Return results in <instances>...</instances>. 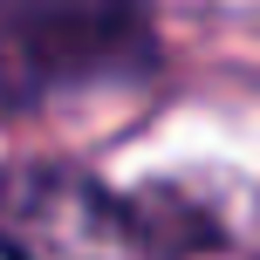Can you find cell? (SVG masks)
Masks as SVG:
<instances>
[{"label": "cell", "instance_id": "cell-1", "mask_svg": "<svg viewBox=\"0 0 260 260\" xmlns=\"http://www.w3.org/2000/svg\"><path fill=\"white\" fill-rule=\"evenodd\" d=\"M157 41L123 7H0V117L151 76Z\"/></svg>", "mask_w": 260, "mask_h": 260}, {"label": "cell", "instance_id": "cell-2", "mask_svg": "<svg viewBox=\"0 0 260 260\" xmlns=\"http://www.w3.org/2000/svg\"><path fill=\"white\" fill-rule=\"evenodd\" d=\"M0 260H157L151 233L103 185L62 165H0Z\"/></svg>", "mask_w": 260, "mask_h": 260}]
</instances>
